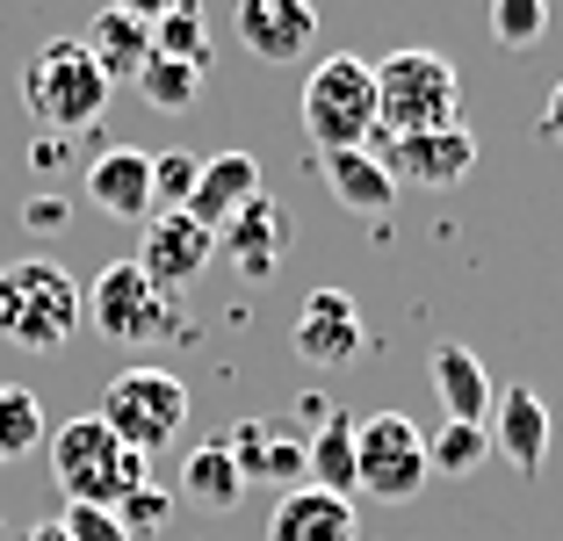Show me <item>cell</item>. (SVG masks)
<instances>
[{
    "mask_svg": "<svg viewBox=\"0 0 563 541\" xmlns=\"http://www.w3.org/2000/svg\"><path fill=\"white\" fill-rule=\"evenodd\" d=\"M362 346H368V325L347 289H311L297 303V354L311 368H347V361H362Z\"/></svg>",
    "mask_w": 563,
    "mask_h": 541,
    "instance_id": "7c38bea8",
    "label": "cell"
},
{
    "mask_svg": "<svg viewBox=\"0 0 563 541\" xmlns=\"http://www.w3.org/2000/svg\"><path fill=\"white\" fill-rule=\"evenodd\" d=\"M267 541H354V506L332 492H282V506L267 512Z\"/></svg>",
    "mask_w": 563,
    "mask_h": 541,
    "instance_id": "ac0fdd59",
    "label": "cell"
},
{
    "mask_svg": "<svg viewBox=\"0 0 563 541\" xmlns=\"http://www.w3.org/2000/svg\"><path fill=\"white\" fill-rule=\"evenodd\" d=\"M202 80H210V73H196V66H181V58H159V51H152V66L137 73V95H145L159 115H188L202 101Z\"/></svg>",
    "mask_w": 563,
    "mask_h": 541,
    "instance_id": "cb8c5ba5",
    "label": "cell"
},
{
    "mask_svg": "<svg viewBox=\"0 0 563 541\" xmlns=\"http://www.w3.org/2000/svg\"><path fill=\"white\" fill-rule=\"evenodd\" d=\"M217 261V239L196 224L188 210H159L145 217V246H137V267H145V281H159L166 296H181L188 281H202Z\"/></svg>",
    "mask_w": 563,
    "mask_h": 541,
    "instance_id": "8fae6325",
    "label": "cell"
},
{
    "mask_svg": "<svg viewBox=\"0 0 563 541\" xmlns=\"http://www.w3.org/2000/svg\"><path fill=\"white\" fill-rule=\"evenodd\" d=\"M484 462H492V433L463 427V419H448V427L427 441V476H477Z\"/></svg>",
    "mask_w": 563,
    "mask_h": 541,
    "instance_id": "d4e9b609",
    "label": "cell"
},
{
    "mask_svg": "<svg viewBox=\"0 0 563 541\" xmlns=\"http://www.w3.org/2000/svg\"><path fill=\"white\" fill-rule=\"evenodd\" d=\"M101 427L117 433L131 455H159L166 441H181L188 427V383L174 376V368H123V376H109V390H101Z\"/></svg>",
    "mask_w": 563,
    "mask_h": 541,
    "instance_id": "8992f818",
    "label": "cell"
},
{
    "mask_svg": "<svg viewBox=\"0 0 563 541\" xmlns=\"http://www.w3.org/2000/svg\"><path fill=\"white\" fill-rule=\"evenodd\" d=\"M289 246H297V217L282 210V202L267 196V188H261V196H253V202H246V210H239L224 231H217V253L232 261V275H239V281H261V289L282 275Z\"/></svg>",
    "mask_w": 563,
    "mask_h": 541,
    "instance_id": "9c48e42d",
    "label": "cell"
},
{
    "mask_svg": "<svg viewBox=\"0 0 563 541\" xmlns=\"http://www.w3.org/2000/svg\"><path fill=\"white\" fill-rule=\"evenodd\" d=\"M433 390H441V405H448V419H463V427H484L492 419V376H484V361L470 354V346H433Z\"/></svg>",
    "mask_w": 563,
    "mask_h": 541,
    "instance_id": "d6986e66",
    "label": "cell"
},
{
    "mask_svg": "<svg viewBox=\"0 0 563 541\" xmlns=\"http://www.w3.org/2000/svg\"><path fill=\"white\" fill-rule=\"evenodd\" d=\"M152 51H159V58H181V66H196V73H210V22H202L196 0L152 22Z\"/></svg>",
    "mask_w": 563,
    "mask_h": 541,
    "instance_id": "484cf974",
    "label": "cell"
},
{
    "mask_svg": "<svg viewBox=\"0 0 563 541\" xmlns=\"http://www.w3.org/2000/svg\"><path fill=\"white\" fill-rule=\"evenodd\" d=\"M354 492H376V498H419L427 492V433L405 411L354 419Z\"/></svg>",
    "mask_w": 563,
    "mask_h": 541,
    "instance_id": "ba28073f",
    "label": "cell"
},
{
    "mask_svg": "<svg viewBox=\"0 0 563 541\" xmlns=\"http://www.w3.org/2000/svg\"><path fill=\"white\" fill-rule=\"evenodd\" d=\"M30 541H66V527H58V520H44V527H30Z\"/></svg>",
    "mask_w": 563,
    "mask_h": 541,
    "instance_id": "836d02e7",
    "label": "cell"
},
{
    "mask_svg": "<svg viewBox=\"0 0 563 541\" xmlns=\"http://www.w3.org/2000/svg\"><path fill=\"white\" fill-rule=\"evenodd\" d=\"M383 159V174L398 188H455L477 166V137L455 123V131H427V137H376L368 145Z\"/></svg>",
    "mask_w": 563,
    "mask_h": 541,
    "instance_id": "30bf717a",
    "label": "cell"
},
{
    "mask_svg": "<svg viewBox=\"0 0 563 541\" xmlns=\"http://www.w3.org/2000/svg\"><path fill=\"white\" fill-rule=\"evenodd\" d=\"M109 8H123V15H137V22H159V15H174V8H188V0H109Z\"/></svg>",
    "mask_w": 563,
    "mask_h": 541,
    "instance_id": "1f68e13d",
    "label": "cell"
},
{
    "mask_svg": "<svg viewBox=\"0 0 563 541\" xmlns=\"http://www.w3.org/2000/svg\"><path fill=\"white\" fill-rule=\"evenodd\" d=\"M117 520H123V534H159V527L174 520V506H166L159 484H145V492H131V498L117 506Z\"/></svg>",
    "mask_w": 563,
    "mask_h": 541,
    "instance_id": "f1b7e54d",
    "label": "cell"
},
{
    "mask_svg": "<svg viewBox=\"0 0 563 541\" xmlns=\"http://www.w3.org/2000/svg\"><path fill=\"white\" fill-rule=\"evenodd\" d=\"M181 492L196 498L202 512H232L239 498H246V476H239L232 448H224V441H202V448H188V462H181Z\"/></svg>",
    "mask_w": 563,
    "mask_h": 541,
    "instance_id": "7402d4cb",
    "label": "cell"
},
{
    "mask_svg": "<svg viewBox=\"0 0 563 541\" xmlns=\"http://www.w3.org/2000/svg\"><path fill=\"white\" fill-rule=\"evenodd\" d=\"M253 196H261V159H253V152H210V159H202L196 196H188V217L217 239V231L232 224Z\"/></svg>",
    "mask_w": 563,
    "mask_h": 541,
    "instance_id": "9a60e30c",
    "label": "cell"
},
{
    "mask_svg": "<svg viewBox=\"0 0 563 541\" xmlns=\"http://www.w3.org/2000/svg\"><path fill=\"white\" fill-rule=\"evenodd\" d=\"M232 22H239V44H246L261 66H297V58H311V44H318L311 0H239Z\"/></svg>",
    "mask_w": 563,
    "mask_h": 541,
    "instance_id": "4fadbf2b",
    "label": "cell"
},
{
    "mask_svg": "<svg viewBox=\"0 0 563 541\" xmlns=\"http://www.w3.org/2000/svg\"><path fill=\"white\" fill-rule=\"evenodd\" d=\"M22 109H30L51 137L95 131V123H101V109H109V80H101V66L87 58L80 36H51V44H36V58L22 66Z\"/></svg>",
    "mask_w": 563,
    "mask_h": 541,
    "instance_id": "3957f363",
    "label": "cell"
},
{
    "mask_svg": "<svg viewBox=\"0 0 563 541\" xmlns=\"http://www.w3.org/2000/svg\"><path fill=\"white\" fill-rule=\"evenodd\" d=\"M22 224H30V231H66V202H58V196L22 202Z\"/></svg>",
    "mask_w": 563,
    "mask_h": 541,
    "instance_id": "4dcf8cb0",
    "label": "cell"
},
{
    "mask_svg": "<svg viewBox=\"0 0 563 541\" xmlns=\"http://www.w3.org/2000/svg\"><path fill=\"white\" fill-rule=\"evenodd\" d=\"M534 131H542L549 145H563V87L549 95V109H542V123H534Z\"/></svg>",
    "mask_w": 563,
    "mask_h": 541,
    "instance_id": "d6a6232c",
    "label": "cell"
},
{
    "mask_svg": "<svg viewBox=\"0 0 563 541\" xmlns=\"http://www.w3.org/2000/svg\"><path fill=\"white\" fill-rule=\"evenodd\" d=\"M44 441H51V419H44V405H36V390H22V383H0V470L30 462Z\"/></svg>",
    "mask_w": 563,
    "mask_h": 541,
    "instance_id": "603a6c76",
    "label": "cell"
},
{
    "mask_svg": "<svg viewBox=\"0 0 563 541\" xmlns=\"http://www.w3.org/2000/svg\"><path fill=\"white\" fill-rule=\"evenodd\" d=\"M463 123V80L441 51L405 44L376 66V137H427Z\"/></svg>",
    "mask_w": 563,
    "mask_h": 541,
    "instance_id": "6da1fadb",
    "label": "cell"
},
{
    "mask_svg": "<svg viewBox=\"0 0 563 541\" xmlns=\"http://www.w3.org/2000/svg\"><path fill=\"white\" fill-rule=\"evenodd\" d=\"M87 58L101 66V80L117 87V80H137V73L152 66V22H137V15H123V8H101L95 22H87Z\"/></svg>",
    "mask_w": 563,
    "mask_h": 541,
    "instance_id": "e0dca14e",
    "label": "cell"
},
{
    "mask_svg": "<svg viewBox=\"0 0 563 541\" xmlns=\"http://www.w3.org/2000/svg\"><path fill=\"white\" fill-rule=\"evenodd\" d=\"M492 455H506L520 476H534L549 462V405L528 390V383H514V390L492 397Z\"/></svg>",
    "mask_w": 563,
    "mask_h": 541,
    "instance_id": "2e32d148",
    "label": "cell"
},
{
    "mask_svg": "<svg viewBox=\"0 0 563 541\" xmlns=\"http://www.w3.org/2000/svg\"><path fill=\"white\" fill-rule=\"evenodd\" d=\"M87 202L101 217H123V224H145L152 217V152L137 145H109L87 166Z\"/></svg>",
    "mask_w": 563,
    "mask_h": 541,
    "instance_id": "5bb4252c",
    "label": "cell"
},
{
    "mask_svg": "<svg viewBox=\"0 0 563 541\" xmlns=\"http://www.w3.org/2000/svg\"><path fill=\"white\" fill-rule=\"evenodd\" d=\"M80 332V281L58 261H15L0 267V340L30 346V354H58Z\"/></svg>",
    "mask_w": 563,
    "mask_h": 541,
    "instance_id": "277c9868",
    "label": "cell"
},
{
    "mask_svg": "<svg viewBox=\"0 0 563 541\" xmlns=\"http://www.w3.org/2000/svg\"><path fill=\"white\" fill-rule=\"evenodd\" d=\"M303 131L318 152H362L376 137V66L332 51L303 80Z\"/></svg>",
    "mask_w": 563,
    "mask_h": 541,
    "instance_id": "5b68a950",
    "label": "cell"
},
{
    "mask_svg": "<svg viewBox=\"0 0 563 541\" xmlns=\"http://www.w3.org/2000/svg\"><path fill=\"white\" fill-rule=\"evenodd\" d=\"M202 180V152H152V210H188Z\"/></svg>",
    "mask_w": 563,
    "mask_h": 541,
    "instance_id": "4316f807",
    "label": "cell"
},
{
    "mask_svg": "<svg viewBox=\"0 0 563 541\" xmlns=\"http://www.w3.org/2000/svg\"><path fill=\"white\" fill-rule=\"evenodd\" d=\"M80 311L95 318L101 340H117V346H152V340H166V332H181V296H166L159 281H145L137 261L101 267Z\"/></svg>",
    "mask_w": 563,
    "mask_h": 541,
    "instance_id": "52a82bcc",
    "label": "cell"
},
{
    "mask_svg": "<svg viewBox=\"0 0 563 541\" xmlns=\"http://www.w3.org/2000/svg\"><path fill=\"white\" fill-rule=\"evenodd\" d=\"M44 455H51V476H58L66 506H109L117 512L131 492L152 484V455H131L101 419H66V427H51Z\"/></svg>",
    "mask_w": 563,
    "mask_h": 541,
    "instance_id": "7a4b0ae2",
    "label": "cell"
},
{
    "mask_svg": "<svg viewBox=\"0 0 563 541\" xmlns=\"http://www.w3.org/2000/svg\"><path fill=\"white\" fill-rule=\"evenodd\" d=\"M318 159H325V188L340 202H347L354 217H390V202H398V180L383 174V159L376 152H318Z\"/></svg>",
    "mask_w": 563,
    "mask_h": 541,
    "instance_id": "ffe728a7",
    "label": "cell"
},
{
    "mask_svg": "<svg viewBox=\"0 0 563 541\" xmlns=\"http://www.w3.org/2000/svg\"><path fill=\"white\" fill-rule=\"evenodd\" d=\"M58 527H66V541H131L109 506H66V520H58Z\"/></svg>",
    "mask_w": 563,
    "mask_h": 541,
    "instance_id": "f546056e",
    "label": "cell"
},
{
    "mask_svg": "<svg viewBox=\"0 0 563 541\" xmlns=\"http://www.w3.org/2000/svg\"><path fill=\"white\" fill-rule=\"evenodd\" d=\"M542 30H549V0H492V36L506 51L542 44Z\"/></svg>",
    "mask_w": 563,
    "mask_h": 541,
    "instance_id": "83f0119b",
    "label": "cell"
},
{
    "mask_svg": "<svg viewBox=\"0 0 563 541\" xmlns=\"http://www.w3.org/2000/svg\"><path fill=\"white\" fill-rule=\"evenodd\" d=\"M303 484H311V492H332V498L354 492V419L347 411H325L318 433L303 441Z\"/></svg>",
    "mask_w": 563,
    "mask_h": 541,
    "instance_id": "44dd1931",
    "label": "cell"
}]
</instances>
